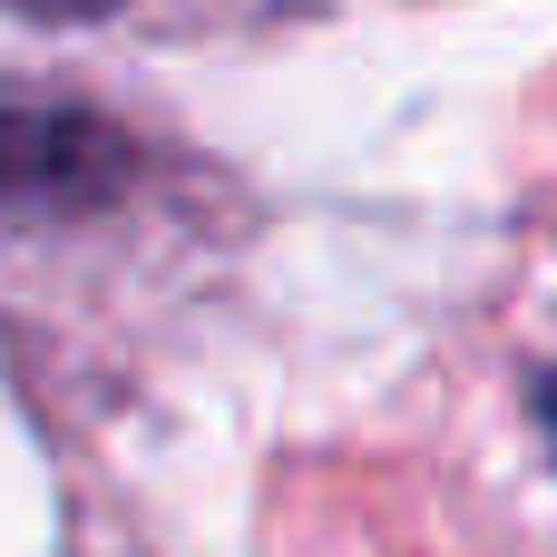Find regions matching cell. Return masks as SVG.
<instances>
[{
  "label": "cell",
  "instance_id": "obj_1",
  "mask_svg": "<svg viewBox=\"0 0 557 557\" xmlns=\"http://www.w3.org/2000/svg\"><path fill=\"white\" fill-rule=\"evenodd\" d=\"M127 196V137L69 98L0 108V215H88Z\"/></svg>",
  "mask_w": 557,
  "mask_h": 557
},
{
  "label": "cell",
  "instance_id": "obj_2",
  "mask_svg": "<svg viewBox=\"0 0 557 557\" xmlns=\"http://www.w3.org/2000/svg\"><path fill=\"white\" fill-rule=\"evenodd\" d=\"M0 10H20V20H59V29H88V20H108L117 0H0Z\"/></svg>",
  "mask_w": 557,
  "mask_h": 557
},
{
  "label": "cell",
  "instance_id": "obj_3",
  "mask_svg": "<svg viewBox=\"0 0 557 557\" xmlns=\"http://www.w3.org/2000/svg\"><path fill=\"white\" fill-rule=\"evenodd\" d=\"M539 421H548V450H557V372L539 382Z\"/></svg>",
  "mask_w": 557,
  "mask_h": 557
}]
</instances>
